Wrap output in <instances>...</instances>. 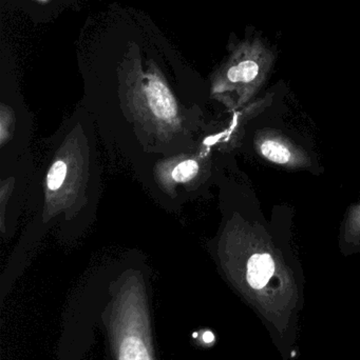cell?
Here are the masks:
<instances>
[{
	"label": "cell",
	"mask_w": 360,
	"mask_h": 360,
	"mask_svg": "<svg viewBox=\"0 0 360 360\" xmlns=\"http://www.w3.org/2000/svg\"><path fill=\"white\" fill-rule=\"evenodd\" d=\"M276 61L274 49L266 40L255 38L244 42L226 70L225 78L238 86L244 101L264 86Z\"/></svg>",
	"instance_id": "cell-1"
},
{
	"label": "cell",
	"mask_w": 360,
	"mask_h": 360,
	"mask_svg": "<svg viewBox=\"0 0 360 360\" xmlns=\"http://www.w3.org/2000/svg\"><path fill=\"white\" fill-rule=\"evenodd\" d=\"M249 255L245 260V278L255 291H263L272 281L285 274V266L279 250L266 231L252 230Z\"/></svg>",
	"instance_id": "cell-2"
},
{
	"label": "cell",
	"mask_w": 360,
	"mask_h": 360,
	"mask_svg": "<svg viewBox=\"0 0 360 360\" xmlns=\"http://www.w3.org/2000/svg\"><path fill=\"white\" fill-rule=\"evenodd\" d=\"M258 154L266 162L287 169H308L310 156L291 139L276 131H263L256 139Z\"/></svg>",
	"instance_id": "cell-3"
},
{
	"label": "cell",
	"mask_w": 360,
	"mask_h": 360,
	"mask_svg": "<svg viewBox=\"0 0 360 360\" xmlns=\"http://www.w3.org/2000/svg\"><path fill=\"white\" fill-rule=\"evenodd\" d=\"M147 97L152 111L158 117L168 120L177 113L175 101L167 86L158 79H151L147 86Z\"/></svg>",
	"instance_id": "cell-4"
},
{
	"label": "cell",
	"mask_w": 360,
	"mask_h": 360,
	"mask_svg": "<svg viewBox=\"0 0 360 360\" xmlns=\"http://www.w3.org/2000/svg\"><path fill=\"white\" fill-rule=\"evenodd\" d=\"M342 241L349 248H360V200L350 207L347 215Z\"/></svg>",
	"instance_id": "cell-5"
},
{
	"label": "cell",
	"mask_w": 360,
	"mask_h": 360,
	"mask_svg": "<svg viewBox=\"0 0 360 360\" xmlns=\"http://www.w3.org/2000/svg\"><path fill=\"white\" fill-rule=\"evenodd\" d=\"M120 360H150V356L144 342L135 336H130L120 346Z\"/></svg>",
	"instance_id": "cell-6"
},
{
	"label": "cell",
	"mask_w": 360,
	"mask_h": 360,
	"mask_svg": "<svg viewBox=\"0 0 360 360\" xmlns=\"http://www.w3.org/2000/svg\"><path fill=\"white\" fill-rule=\"evenodd\" d=\"M198 171L199 166L194 160H186L173 169V179L178 182H186L194 179Z\"/></svg>",
	"instance_id": "cell-7"
},
{
	"label": "cell",
	"mask_w": 360,
	"mask_h": 360,
	"mask_svg": "<svg viewBox=\"0 0 360 360\" xmlns=\"http://www.w3.org/2000/svg\"><path fill=\"white\" fill-rule=\"evenodd\" d=\"M67 174V166L65 162H56L49 171L46 184L50 190H57L63 184Z\"/></svg>",
	"instance_id": "cell-8"
},
{
	"label": "cell",
	"mask_w": 360,
	"mask_h": 360,
	"mask_svg": "<svg viewBox=\"0 0 360 360\" xmlns=\"http://www.w3.org/2000/svg\"><path fill=\"white\" fill-rule=\"evenodd\" d=\"M213 340H215V336L211 332H205L204 335H203V340L206 344H211V342H213Z\"/></svg>",
	"instance_id": "cell-9"
},
{
	"label": "cell",
	"mask_w": 360,
	"mask_h": 360,
	"mask_svg": "<svg viewBox=\"0 0 360 360\" xmlns=\"http://www.w3.org/2000/svg\"><path fill=\"white\" fill-rule=\"evenodd\" d=\"M194 338H198V334L194 333Z\"/></svg>",
	"instance_id": "cell-10"
}]
</instances>
